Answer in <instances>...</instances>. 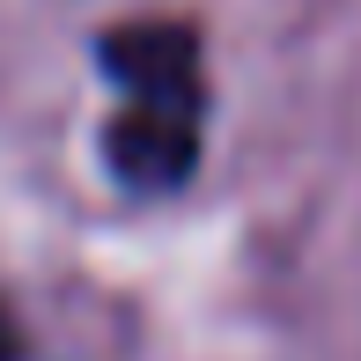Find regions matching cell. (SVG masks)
<instances>
[{
	"mask_svg": "<svg viewBox=\"0 0 361 361\" xmlns=\"http://www.w3.org/2000/svg\"><path fill=\"white\" fill-rule=\"evenodd\" d=\"M0 361H23V339H15V317L0 310Z\"/></svg>",
	"mask_w": 361,
	"mask_h": 361,
	"instance_id": "obj_2",
	"label": "cell"
},
{
	"mask_svg": "<svg viewBox=\"0 0 361 361\" xmlns=\"http://www.w3.org/2000/svg\"><path fill=\"white\" fill-rule=\"evenodd\" d=\"M104 67L126 89L111 118V170L140 192H170L200 162V37L185 23H126L104 37Z\"/></svg>",
	"mask_w": 361,
	"mask_h": 361,
	"instance_id": "obj_1",
	"label": "cell"
}]
</instances>
